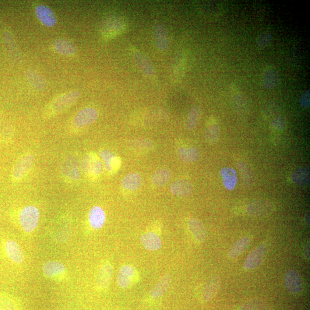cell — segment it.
Segmentation results:
<instances>
[{
	"mask_svg": "<svg viewBox=\"0 0 310 310\" xmlns=\"http://www.w3.org/2000/svg\"><path fill=\"white\" fill-rule=\"evenodd\" d=\"M133 58L139 68L144 75L148 76L154 75L155 70L150 60L143 53L138 51L133 52Z\"/></svg>",
	"mask_w": 310,
	"mask_h": 310,
	"instance_id": "cell-17",
	"label": "cell"
},
{
	"mask_svg": "<svg viewBox=\"0 0 310 310\" xmlns=\"http://www.w3.org/2000/svg\"><path fill=\"white\" fill-rule=\"evenodd\" d=\"M267 252L266 244H262L257 246L249 253L244 263V268L246 270L257 269L262 264Z\"/></svg>",
	"mask_w": 310,
	"mask_h": 310,
	"instance_id": "cell-6",
	"label": "cell"
},
{
	"mask_svg": "<svg viewBox=\"0 0 310 310\" xmlns=\"http://www.w3.org/2000/svg\"><path fill=\"white\" fill-rule=\"evenodd\" d=\"M220 174L225 188L230 191L233 190L237 184V172L231 167H224L221 169Z\"/></svg>",
	"mask_w": 310,
	"mask_h": 310,
	"instance_id": "cell-19",
	"label": "cell"
},
{
	"mask_svg": "<svg viewBox=\"0 0 310 310\" xmlns=\"http://www.w3.org/2000/svg\"><path fill=\"white\" fill-rule=\"evenodd\" d=\"M80 96L77 90L63 93L53 99L45 109L44 115L48 117L57 115L75 104Z\"/></svg>",
	"mask_w": 310,
	"mask_h": 310,
	"instance_id": "cell-1",
	"label": "cell"
},
{
	"mask_svg": "<svg viewBox=\"0 0 310 310\" xmlns=\"http://www.w3.org/2000/svg\"><path fill=\"white\" fill-rule=\"evenodd\" d=\"M98 116H99L98 112L94 108L83 109L76 115L74 119V124L77 128L85 127L96 121Z\"/></svg>",
	"mask_w": 310,
	"mask_h": 310,
	"instance_id": "cell-5",
	"label": "cell"
},
{
	"mask_svg": "<svg viewBox=\"0 0 310 310\" xmlns=\"http://www.w3.org/2000/svg\"><path fill=\"white\" fill-rule=\"evenodd\" d=\"M133 145L136 147L140 148V149H149L153 146V144L150 140H141L135 142Z\"/></svg>",
	"mask_w": 310,
	"mask_h": 310,
	"instance_id": "cell-42",
	"label": "cell"
},
{
	"mask_svg": "<svg viewBox=\"0 0 310 310\" xmlns=\"http://www.w3.org/2000/svg\"><path fill=\"white\" fill-rule=\"evenodd\" d=\"M238 166L240 171L243 181L246 185H251L253 182V175L251 170L245 163L242 161L238 163Z\"/></svg>",
	"mask_w": 310,
	"mask_h": 310,
	"instance_id": "cell-38",
	"label": "cell"
},
{
	"mask_svg": "<svg viewBox=\"0 0 310 310\" xmlns=\"http://www.w3.org/2000/svg\"><path fill=\"white\" fill-rule=\"evenodd\" d=\"M271 126L277 131H283L287 126L286 119L283 116H278L271 122Z\"/></svg>",
	"mask_w": 310,
	"mask_h": 310,
	"instance_id": "cell-39",
	"label": "cell"
},
{
	"mask_svg": "<svg viewBox=\"0 0 310 310\" xmlns=\"http://www.w3.org/2000/svg\"><path fill=\"white\" fill-rule=\"evenodd\" d=\"M284 281L285 288L290 293H300L302 289V280L297 271L288 270L285 274Z\"/></svg>",
	"mask_w": 310,
	"mask_h": 310,
	"instance_id": "cell-9",
	"label": "cell"
},
{
	"mask_svg": "<svg viewBox=\"0 0 310 310\" xmlns=\"http://www.w3.org/2000/svg\"><path fill=\"white\" fill-rule=\"evenodd\" d=\"M189 227L195 238L200 242H203L207 238V232L205 225L196 218H192L189 222Z\"/></svg>",
	"mask_w": 310,
	"mask_h": 310,
	"instance_id": "cell-21",
	"label": "cell"
},
{
	"mask_svg": "<svg viewBox=\"0 0 310 310\" xmlns=\"http://www.w3.org/2000/svg\"><path fill=\"white\" fill-rule=\"evenodd\" d=\"M154 36L158 50L161 51H166L170 45V40L167 28L163 24L158 23L155 26Z\"/></svg>",
	"mask_w": 310,
	"mask_h": 310,
	"instance_id": "cell-11",
	"label": "cell"
},
{
	"mask_svg": "<svg viewBox=\"0 0 310 310\" xmlns=\"http://www.w3.org/2000/svg\"><path fill=\"white\" fill-rule=\"evenodd\" d=\"M250 242H251V239L248 236L242 237L238 239L237 241H236L232 245L230 252H229L230 258L234 259L238 258L239 255H241L247 249L250 244Z\"/></svg>",
	"mask_w": 310,
	"mask_h": 310,
	"instance_id": "cell-33",
	"label": "cell"
},
{
	"mask_svg": "<svg viewBox=\"0 0 310 310\" xmlns=\"http://www.w3.org/2000/svg\"><path fill=\"white\" fill-rule=\"evenodd\" d=\"M35 14H36L39 20L43 26L52 27L55 25L56 19L54 13L47 6L38 5L35 9Z\"/></svg>",
	"mask_w": 310,
	"mask_h": 310,
	"instance_id": "cell-12",
	"label": "cell"
},
{
	"mask_svg": "<svg viewBox=\"0 0 310 310\" xmlns=\"http://www.w3.org/2000/svg\"><path fill=\"white\" fill-rule=\"evenodd\" d=\"M220 136V129L216 119L211 118L205 130L206 142L210 145H214L218 142Z\"/></svg>",
	"mask_w": 310,
	"mask_h": 310,
	"instance_id": "cell-24",
	"label": "cell"
},
{
	"mask_svg": "<svg viewBox=\"0 0 310 310\" xmlns=\"http://www.w3.org/2000/svg\"><path fill=\"white\" fill-rule=\"evenodd\" d=\"M5 250L9 258L13 262L20 264L23 262L24 255L22 250L16 242L13 240L7 241L5 244Z\"/></svg>",
	"mask_w": 310,
	"mask_h": 310,
	"instance_id": "cell-25",
	"label": "cell"
},
{
	"mask_svg": "<svg viewBox=\"0 0 310 310\" xmlns=\"http://www.w3.org/2000/svg\"><path fill=\"white\" fill-rule=\"evenodd\" d=\"M221 280L219 276H211L206 281L202 291L203 301L207 302L211 300L219 290Z\"/></svg>",
	"mask_w": 310,
	"mask_h": 310,
	"instance_id": "cell-13",
	"label": "cell"
},
{
	"mask_svg": "<svg viewBox=\"0 0 310 310\" xmlns=\"http://www.w3.org/2000/svg\"><path fill=\"white\" fill-rule=\"evenodd\" d=\"M114 270L110 264H104L98 272L97 276V284L101 288H107L112 279Z\"/></svg>",
	"mask_w": 310,
	"mask_h": 310,
	"instance_id": "cell-27",
	"label": "cell"
},
{
	"mask_svg": "<svg viewBox=\"0 0 310 310\" xmlns=\"http://www.w3.org/2000/svg\"><path fill=\"white\" fill-rule=\"evenodd\" d=\"M35 161V157L33 154L24 155L17 161L13 168V176L16 179H22L30 170Z\"/></svg>",
	"mask_w": 310,
	"mask_h": 310,
	"instance_id": "cell-8",
	"label": "cell"
},
{
	"mask_svg": "<svg viewBox=\"0 0 310 310\" xmlns=\"http://www.w3.org/2000/svg\"><path fill=\"white\" fill-rule=\"evenodd\" d=\"M82 168L84 173L98 176L103 172L104 165L98 158L90 155L84 157Z\"/></svg>",
	"mask_w": 310,
	"mask_h": 310,
	"instance_id": "cell-10",
	"label": "cell"
},
{
	"mask_svg": "<svg viewBox=\"0 0 310 310\" xmlns=\"http://www.w3.org/2000/svg\"><path fill=\"white\" fill-rule=\"evenodd\" d=\"M53 47L56 52L66 56H72L77 51L76 47L72 42L65 39H56L53 43Z\"/></svg>",
	"mask_w": 310,
	"mask_h": 310,
	"instance_id": "cell-23",
	"label": "cell"
},
{
	"mask_svg": "<svg viewBox=\"0 0 310 310\" xmlns=\"http://www.w3.org/2000/svg\"><path fill=\"white\" fill-rule=\"evenodd\" d=\"M273 35L269 32H264L261 34L256 42V47L262 50L269 47L273 40Z\"/></svg>",
	"mask_w": 310,
	"mask_h": 310,
	"instance_id": "cell-37",
	"label": "cell"
},
{
	"mask_svg": "<svg viewBox=\"0 0 310 310\" xmlns=\"http://www.w3.org/2000/svg\"><path fill=\"white\" fill-rule=\"evenodd\" d=\"M136 271L130 265L122 266L119 271L117 276V283L122 288H127L131 285L135 278Z\"/></svg>",
	"mask_w": 310,
	"mask_h": 310,
	"instance_id": "cell-14",
	"label": "cell"
},
{
	"mask_svg": "<svg viewBox=\"0 0 310 310\" xmlns=\"http://www.w3.org/2000/svg\"><path fill=\"white\" fill-rule=\"evenodd\" d=\"M171 178V172L167 169H160L154 174L153 182L157 187L163 186L166 185Z\"/></svg>",
	"mask_w": 310,
	"mask_h": 310,
	"instance_id": "cell-36",
	"label": "cell"
},
{
	"mask_svg": "<svg viewBox=\"0 0 310 310\" xmlns=\"http://www.w3.org/2000/svg\"><path fill=\"white\" fill-rule=\"evenodd\" d=\"M280 82V77L276 69L272 66H268L264 70L263 83L266 89H272Z\"/></svg>",
	"mask_w": 310,
	"mask_h": 310,
	"instance_id": "cell-15",
	"label": "cell"
},
{
	"mask_svg": "<svg viewBox=\"0 0 310 310\" xmlns=\"http://www.w3.org/2000/svg\"><path fill=\"white\" fill-rule=\"evenodd\" d=\"M240 310H267L266 306L262 302L252 301L243 305Z\"/></svg>",
	"mask_w": 310,
	"mask_h": 310,
	"instance_id": "cell-40",
	"label": "cell"
},
{
	"mask_svg": "<svg viewBox=\"0 0 310 310\" xmlns=\"http://www.w3.org/2000/svg\"><path fill=\"white\" fill-rule=\"evenodd\" d=\"M246 210L250 216L262 217L272 214L274 210V206L270 200L259 199L249 203Z\"/></svg>",
	"mask_w": 310,
	"mask_h": 310,
	"instance_id": "cell-4",
	"label": "cell"
},
{
	"mask_svg": "<svg viewBox=\"0 0 310 310\" xmlns=\"http://www.w3.org/2000/svg\"><path fill=\"white\" fill-rule=\"evenodd\" d=\"M19 219L24 231L31 232L38 226L39 220V211L34 206H26L20 211Z\"/></svg>",
	"mask_w": 310,
	"mask_h": 310,
	"instance_id": "cell-2",
	"label": "cell"
},
{
	"mask_svg": "<svg viewBox=\"0 0 310 310\" xmlns=\"http://www.w3.org/2000/svg\"><path fill=\"white\" fill-rule=\"evenodd\" d=\"M100 154L105 161L106 167L109 171H113L118 168L120 161L114 153L108 150H103L101 151Z\"/></svg>",
	"mask_w": 310,
	"mask_h": 310,
	"instance_id": "cell-34",
	"label": "cell"
},
{
	"mask_svg": "<svg viewBox=\"0 0 310 310\" xmlns=\"http://www.w3.org/2000/svg\"><path fill=\"white\" fill-rule=\"evenodd\" d=\"M89 220L91 227L94 230H100L106 221L104 210L100 206H94L89 211Z\"/></svg>",
	"mask_w": 310,
	"mask_h": 310,
	"instance_id": "cell-20",
	"label": "cell"
},
{
	"mask_svg": "<svg viewBox=\"0 0 310 310\" xmlns=\"http://www.w3.org/2000/svg\"><path fill=\"white\" fill-rule=\"evenodd\" d=\"M62 171L66 177L73 181L78 180L80 174L78 169V159L75 157H70L67 159L63 164Z\"/></svg>",
	"mask_w": 310,
	"mask_h": 310,
	"instance_id": "cell-22",
	"label": "cell"
},
{
	"mask_svg": "<svg viewBox=\"0 0 310 310\" xmlns=\"http://www.w3.org/2000/svg\"><path fill=\"white\" fill-rule=\"evenodd\" d=\"M142 183V179L141 176L137 173H130L122 179L121 185L123 188L135 191L138 190Z\"/></svg>",
	"mask_w": 310,
	"mask_h": 310,
	"instance_id": "cell-31",
	"label": "cell"
},
{
	"mask_svg": "<svg viewBox=\"0 0 310 310\" xmlns=\"http://www.w3.org/2000/svg\"><path fill=\"white\" fill-rule=\"evenodd\" d=\"M305 256L306 259L309 260L310 259V244H308L305 250Z\"/></svg>",
	"mask_w": 310,
	"mask_h": 310,
	"instance_id": "cell-43",
	"label": "cell"
},
{
	"mask_svg": "<svg viewBox=\"0 0 310 310\" xmlns=\"http://www.w3.org/2000/svg\"><path fill=\"white\" fill-rule=\"evenodd\" d=\"M292 181L299 186H305L309 184L310 179V170L308 167H300L293 172L291 176Z\"/></svg>",
	"mask_w": 310,
	"mask_h": 310,
	"instance_id": "cell-32",
	"label": "cell"
},
{
	"mask_svg": "<svg viewBox=\"0 0 310 310\" xmlns=\"http://www.w3.org/2000/svg\"><path fill=\"white\" fill-rule=\"evenodd\" d=\"M230 89L232 107L238 115L241 117H245L249 112L247 99L235 83H232L231 84Z\"/></svg>",
	"mask_w": 310,
	"mask_h": 310,
	"instance_id": "cell-3",
	"label": "cell"
},
{
	"mask_svg": "<svg viewBox=\"0 0 310 310\" xmlns=\"http://www.w3.org/2000/svg\"><path fill=\"white\" fill-rule=\"evenodd\" d=\"M170 190L174 195L186 197L192 194L193 192V186L189 181L178 180L172 183Z\"/></svg>",
	"mask_w": 310,
	"mask_h": 310,
	"instance_id": "cell-18",
	"label": "cell"
},
{
	"mask_svg": "<svg viewBox=\"0 0 310 310\" xmlns=\"http://www.w3.org/2000/svg\"><path fill=\"white\" fill-rule=\"evenodd\" d=\"M202 115V109L198 106H195L192 108L188 115L186 121V128L192 130L196 128Z\"/></svg>",
	"mask_w": 310,
	"mask_h": 310,
	"instance_id": "cell-35",
	"label": "cell"
},
{
	"mask_svg": "<svg viewBox=\"0 0 310 310\" xmlns=\"http://www.w3.org/2000/svg\"><path fill=\"white\" fill-rule=\"evenodd\" d=\"M305 220H306V224H309V223H310V215H309V214L306 215V216L305 217Z\"/></svg>",
	"mask_w": 310,
	"mask_h": 310,
	"instance_id": "cell-44",
	"label": "cell"
},
{
	"mask_svg": "<svg viewBox=\"0 0 310 310\" xmlns=\"http://www.w3.org/2000/svg\"><path fill=\"white\" fill-rule=\"evenodd\" d=\"M124 28V23L119 17H109L102 23L101 31L105 37H110L120 33Z\"/></svg>",
	"mask_w": 310,
	"mask_h": 310,
	"instance_id": "cell-7",
	"label": "cell"
},
{
	"mask_svg": "<svg viewBox=\"0 0 310 310\" xmlns=\"http://www.w3.org/2000/svg\"><path fill=\"white\" fill-rule=\"evenodd\" d=\"M26 78L28 82L35 89L39 90H44L46 87V81L40 74L33 69H28L25 73Z\"/></svg>",
	"mask_w": 310,
	"mask_h": 310,
	"instance_id": "cell-29",
	"label": "cell"
},
{
	"mask_svg": "<svg viewBox=\"0 0 310 310\" xmlns=\"http://www.w3.org/2000/svg\"><path fill=\"white\" fill-rule=\"evenodd\" d=\"M171 276L170 274H165L162 277L150 292L151 297L157 299L164 295L170 287Z\"/></svg>",
	"mask_w": 310,
	"mask_h": 310,
	"instance_id": "cell-26",
	"label": "cell"
},
{
	"mask_svg": "<svg viewBox=\"0 0 310 310\" xmlns=\"http://www.w3.org/2000/svg\"><path fill=\"white\" fill-rule=\"evenodd\" d=\"M140 242L144 248L149 251H157L162 246L159 236L152 232H147L141 236Z\"/></svg>",
	"mask_w": 310,
	"mask_h": 310,
	"instance_id": "cell-16",
	"label": "cell"
},
{
	"mask_svg": "<svg viewBox=\"0 0 310 310\" xmlns=\"http://www.w3.org/2000/svg\"><path fill=\"white\" fill-rule=\"evenodd\" d=\"M178 154L181 160L185 163H193L199 159L200 151L195 147H180L178 150Z\"/></svg>",
	"mask_w": 310,
	"mask_h": 310,
	"instance_id": "cell-28",
	"label": "cell"
},
{
	"mask_svg": "<svg viewBox=\"0 0 310 310\" xmlns=\"http://www.w3.org/2000/svg\"><path fill=\"white\" fill-rule=\"evenodd\" d=\"M43 273L45 276L51 278L60 275L65 272V267L61 263L48 262L44 264Z\"/></svg>",
	"mask_w": 310,
	"mask_h": 310,
	"instance_id": "cell-30",
	"label": "cell"
},
{
	"mask_svg": "<svg viewBox=\"0 0 310 310\" xmlns=\"http://www.w3.org/2000/svg\"><path fill=\"white\" fill-rule=\"evenodd\" d=\"M299 103L301 107L306 109L310 108V91L306 90L303 92L299 97Z\"/></svg>",
	"mask_w": 310,
	"mask_h": 310,
	"instance_id": "cell-41",
	"label": "cell"
}]
</instances>
